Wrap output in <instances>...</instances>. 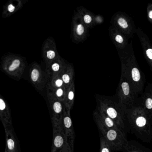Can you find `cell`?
Listing matches in <instances>:
<instances>
[{
    "label": "cell",
    "instance_id": "ffe728a7",
    "mask_svg": "<svg viewBox=\"0 0 152 152\" xmlns=\"http://www.w3.org/2000/svg\"><path fill=\"white\" fill-rule=\"evenodd\" d=\"M39 71L37 69H34L32 72L31 75L32 80L34 82L37 81L39 79Z\"/></svg>",
    "mask_w": 152,
    "mask_h": 152
},
{
    "label": "cell",
    "instance_id": "7a4b0ae2",
    "mask_svg": "<svg viewBox=\"0 0 152 152\" xmlns=\"http://www.w3.org/2000/svg\"><path fill=\"white\" fill-rule=\"evenodd\" d=\"M132 132L143 142L152 140V125L148 115L139 105H135L126 113Z\"/></svg>",
    "mask_w": 152,
    "mask_h": 152
},
{
    "label": "cell",
    "instance_id": "8992f818",
    "mask_svg": "<svg viewBox=\"0 0 152 152\" xmlns=\"http://www.w3.org/2000/svg\"><path fill=\"white\" fill-rule=\"evenodd\" d=\"M111 25L119 30L127 37H131L136 32L135 24L131 18L125 13H115L111 19Z\"/></svg>",
    "mask_w": 152,
    "mask_h": 152
},
{
    "label": "cell",
    "instance_id": "30bf717a",
    "mask_svg": "<svg viewBox=\"0 0 152 152\" xmlns=\"http://www.w3.org/2000/svg\"><path fill=\"white\" fill-rule=\"evenodd\" d=\"M62 124L66 135L67 143L72 149H73L75 140V133L71 117V113L66 110L62 119Z\"/></svg>",
    "mask_w": 152,
    "mask_h": 152
},
{
    "label": "cell",
    "instance_id": "d6986e66",
    "mask_svg": "<svg viewBox=\"0 0 152 152\" xmlns=\"http://www.w3.org/2000/svg\"><path fill=\"white\" fill-rule=\"evenodd\" d=\"M20 64H21L20 61L18 59H15V60H14L12 64L10 66L9 71L10 72L15 71L19 67Z\"/></svg>",
    "mask_w": 152,
    "mask_h": 152
},
{
    "label": "cell",
    "instance_id": "277c9868",
    "mask_svg": "<svg viewBox=\"0 0 152 152\" xmlns=\"http://www.w3.org/2000/svg\"><path fill=\"white\" fill-rule=\"evenodd\" d=\"M115 97L126 114V112L135 105L137 96L125 72L121 70V79L116 91Z\"/></svg>",
    "mask_w": 152,
    "mask_h": 152
},
{
    "label": "cell",
    "instance_id": "f1b7e54d",
    "mask_svg": "<svg viewBox=\"0 0 152 152\" xmlns=\"http://www.w3.org/2000/svg\"><path fill=\"white\" fill-rule=\"evenodd\" d=\"M8 10L10 12H13L15 11V7H14L13 5H12V4H10V5L8 6Z\"/></svg>",
    "mask_w": 152,
    "mask_h": 152
},
{
    "label": "cell",
    "instance_id": "f546056e",
    "mask_svg": "<svg viewBox=\"0 0 152 152\" xmlns=\"http://www.w3.org/2000/svg\"><path fill=\"white\" fill-rule=\"evenodd\" d=\"M150 122H151V124H152V118H151V120H150Z\"/></svg>",
    "mask_w": 152,
    "mask_h": 152
},
{
    "label": "cell",
    "instance_id": "3957f363",
    "mask_svg": "<svg viewBox=\"0 0 152 152\" xmlns=\"http://www.w3.org/2000/svg\"><path fill=\"white\" fill-rule=\"evenodd\" d=\"M98 103L97 109L102 111L110 117L117 124L120 129L124 132L126 114L116 97H102L99 99Z\"/></svg>",
    "mask_w": 152,
    "mask_h": 152
},
{
    "label": "cell",
    "instance_id": "484cf974",
    "mask_svg": "<svg viewBox=\"0 0 152 152\" xmlns=\"http://www.w3.org/2000/svg\"><path fill=\"white\" fill-rule=\"evenodd\" d=\"M62 79H63V81L65 83H68L70 81V77L68 75L65 74L63 75Z\"/></svg>",
    "mask_w": 152,
    "mask_h": 152
},
{
    "label": "cell",
    "instance_id": "9a60e30c",
    "mask_svg": "<svg viewBox=\"0 0 152 152\" xmlns=\"http://www.w3.org/2000/svg\"><path fill=\"white\" fill-rule=\"evenodd\" d=\"M6 146L5 150L7 152H20L17 139L13 128L5 131Z\"/></svg>",
    "mask_w": 152,
    "mask_h": 152
},
{
    "label": "cell",
    "instance_id": "ac0fdd59",
    "mask_svg": "<svg viewBox=\"0 0 152 152\" xmlns=\"http://www.w3.org/2000/svg\"><path fill=\"white\" fill-rule=\"evenodd\" d=\"M147 18L148 21L151 23H152V4L149 3L147 7Z\"/></svg>",
    "mask_w": 152,
    "mask_h": 152
},
{
    "label": "cell",
    "instance_id": "7c38bea8",
    "mask_svg": "<svg viewBox=\"0 0 152 152\" xmlns=\"http://www.w3.org/2000/svg\"><path fill=\"white\" fill-rule=\"evenodd\" d=\"M0 120L5 131L13 128L11 111L3 99H0Z\"/></svg>",
    "mask_w": 152,
    "mask_h": 152
},
{
    "label": "cell",
    "instance_id": "d4e9b609",
    "mask_svg": "<svg viewBox=\"0 0 152 152\" xmlns=\"http://www.w3.org/2000/svg\"><path fill=\"white\" fill-rule=\"evenodd\" d=\"M84 21L87 24H90L92 22V18L89 15H85L84 16Z\"/></svg>",
    "mask_w": 152,
    "mask_h": 152
},
{
    "label": "cell",
    "instance_id": "4316f807",
    "mask_svg": "<svg viewBox=\"0 0 152 152\" xmlns=\"http://www.w3.org/2000/svg\"><path fill=\"white\" fill-rule=\"evenodd\" d=\"M59 68H60V66H59V64H57V63L54 64L52 66V69L55 72L58 71L59 70Z\"/></svg>",
    "mask_w": 152,
    "mask_h": 152
},
{
    "label": "cell",
    "instance_id": "7402d4cb",
    "mask_svg": "<svg viewBox=\"0 0 152 152\" xmlns=\"http://www.w3.org/2000/svg\"><path fill=\"white\" fill-rule=\"evenodd\" d=\"M84 31V28L83 26L81 24H79L78 25L76 29V32H77V34L79 35H81L83 34Z\"/></svg>",
    "mask_w": 152,
    "mask_h": 152
},
{
    "label": "cell",
    "instance_id": "e0dca14e",
    "mask_svg": "<svg viewBox=\"0 0 152 152\" xmlns=\"http://www.w3.org/2000/svg\"><path fill=\"white\" fill-rule=\"evenodd\" d=\"M112 149L104 137H101L100 140V152H112Z\"/></svg>",
    "mask_w": 152,
    "mask_h": 152
},
{
    "label": "cell",
    "instance_id": "83f0119b",
    "mask_svg": "<svg viewBox=\"0 0 152 152\" xmlns=\"http://www.w3.org/2000/svg\"><path fill=\"white\" fill-rule=\"evenodd\" d=\"M63 81L62 80H60V79H58V80H57L56 81V85L57 87H60L63 85Z\"/></svg>",
    "mask_w": 152,
    "mask_h": 152
},
{
    "label": "cell",
    "instance_id": "9c48e42d",
    "mask_svg": "<svg viewBox=\"0 0 152 152\" xmlns=\"http://www.w3.org/2000/svg\"><path fill=\"white\" fill-rule=\"evenodd\" d=\"M109 34L111 41L118 50H123L129 45L128 37L111 25L109 28Z\"/></svg>",
    "mask_w": 152,
    "mask_h": 152
},
{
    "label": "cell",
    "instance_id": "603a6c76",
    "mask_svg": "<svg viewBox=\"0 0 152 152\" xmlns=\"http://www.w3.org/2000/svg\"><path fill=\"white\" fill-rule=\"evenodd\" d=\"M56 96L59 98L62 99V97L64 96V90L62 88H59L56 91Z\"/></svg>",
    "mask_w": 152,
    "mask_h": 152
},
{
    "label": "cell",
    "instance_id": "cb8c5ba5",
    "mask_svg": "<svg viewBox=\"0 0 152 152\" xmlns=\"http://www.w3.org/2000/svg\"><path fill=\"white\" fill-rule=\"evenodd\" d=\"M56 56V53L53 50H49L47 52V57L49 59H53Z\"/></svg>",
    "mask_w": 152,
    "mask_h": 152
},
{
    "label": "cell",
    "instance_id": "5b68a950",
    "mask_svg": "<svg viewBox=\"0 0 152 152\" xmlns=\"http://www.w3.org/2000/svg\"><path fill=\"white\" fill-rule=\"evenodd\" d=\"M96 124L103 137L109 144L112 150L121 152L124 151L128 146L129 142L124 132L118 129L107 128L99 124Z\"/></svg>",
    "mask_w": 152,
    "mask_h": 152
},
{
    "label": "cell",
    "instance_id": "8fae6325",
    "mask_svg": "<svg viewBox=\"0 0 152 152\" xmlns=\"http://www.w3.org/2000/svg\"><path fill=\"white\" fill-rule=\"evenodd\" d=\"M148 115L150 121L152 117V85L148 84L140 98V104Z\"/></svg>",
    "mask_w": 152,
    "mask_h": 152
},
{
    "label": "cell",
    "instance_id": "44dd1931",
    "mask_svg": "<svg viewBox=\"0 0 152 152\" xmlns=\"http://www.w3.org/2000/svg\"><path fill=\"white\" fill-rule=\"evenodd\" d=\"M59 152H73V149H72L69 144L67 143Z\"/></svg>",
    "mask_w": 152,
    "mask_h": 152
},
{
    "label": "cell",
    "instance_id": "4fadbf2b",
    "mask_svg": "<svg viewBox=\"0 0 152 152\" xmlns=\"http://www.w3.org/2000/svg\"><path fill=\"white\" fill-rule=\"evenodd\" d=\"M93 117L96 124H99L110 129H120L117 124L110 117L98 109L94 112Z\"/></svg>",
    "mask_w": 152,
    "mask_h": 152
},
{
    "label": "cell",
    "instance_id": "4dcf8cb0",
    "mask_svg": "<svg viewBox=\"0 0 152 152\" xmlns=\"http://www.w3.org/2000/svg\"><path fill=\"white\" fill-rule=\"evenodd\" d=\"M5 152H7V151H6V150H5Z\"/></svg>",
    "mask_w": 152,
    "mask_h": 152
},
{
    "label": "cell",
    "instance_id": "6da1fadb",
    "mask_svg": "<svg viewBox=\"0 0 152 152\" xmlns=\"http://www.w3.org/2000/svg\"><path fill=\"white\" fill-rule=\"evenodd\" d=\"M118 51L121 70L124 71L137 96L143 93L145 80L135 57L132 43L129 44L125 49Z\"/></svg>",
    "mask_w": 152,
    "mask_h": 152
},
{
    "label": "cell",
    "instance_id": "52a82bcc",
    "mask_svg": "<svg viewBox=\"0 0 152 152\" xmlns=\"http://www.w3.org/2000/svg\"><path fill=\"white\" fill-rule=\"evenodd\" d=\"M53 128V142L51 152H59L67 143L62 122L51 121Z\"/></svg>",
    "mask_w": 152,
    "mask_h": 152
},
{
    "label": "cell",
    "instance_id": "5bb4252c",
    "mask_svg": "<svg viewBox=\"0 0 152 152\" xmlns=\"http://www.w3.org/2000/svg\"><path fill=\"white\" fill-rule=\"evenodd\" d=\"M51 121L62 122L66 111V106H64L60 100L54 99L51 104Z\"/></svg>",
    "mask_w": 152,
    "mask_h": 152
},
{
    "label": "cell",
    "instance_id": "ba28073f",
    "mask_svg": "<svg viewBox=\"0 0 152 152\" xmlns=\"http://www.w3.org/2000/svg\"><path fill=\"white\" fill-rule=\"evenodd\" d=\"M136 33L141 44L145 58L152 68V44L148 36L140 28L137 29Z\"/></svg>",
    "mask_w": 152,
    "mask_h": 152
},
{
    "label": "cell",
    "instance_id": "2e32d148",
    "mask_svg": "<svg viewBox=\"0 0 152 152\" xmlns=\"http://www.w3.org/2000/svg\"><path fill=\"white\" fill-rule=\"evenodd\" d=\"M122 152H152V150L135 140H129L128 146Z\"/></svg>",
    "mask_w": 152,
    "mask_h": 152
}]
</instances>
